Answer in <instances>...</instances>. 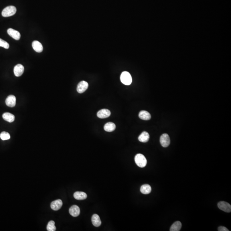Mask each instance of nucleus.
I'll return each instance as SVG.
<instances>
[{"mask_svg":"<svg viewBox=\"0 0 231 231\" xmlns=\"http://www.w3.org/2000/svg\"><path fill=\"white\" fill-rule=\"evenodd\" d=\"M135 160L137 165L140 167H144L147 165V159L143 154H137L135 157Z\"/></svg>","mask_w":231,"mask_h":231,"instance_id":"nucleus-1","label":"nucleus"},{"mask_svg":"<svg viewBox=\"0 0 231 231\" xmlns=\"http://www.w3.org/2000/svg\"><path fill=\"white\" fill-rule=\"evenodd\" d=\"M16 12V8L15 7L13 6H8L3 10L2 15L4 17H9L15 14Z\"/></svg>","mask_w":231,"mask_h":231,"instance_id":"nucleus-2","label":"nucleus"},{"mask_svg":"<svg viewBox=\"0 0 231 231\" xmlns=\"http://www.w3.org/2000/svg\"><path fill=\"white\" fill-rule=\"evenodd\" d=\"M121 82L124 84L129 85L132 83V78L130 74L127 72H124L120 76Z\"/></svg>","mask_w":231,"mask_h":231,"instance_id":"nucleus-3","label":"nucleus"},{"mask_svg":"<svg viewBox=\"0 0 231 231\" xmlns=\"http://www.w3.org/2000/svg\"><path fill=\"white\" fill-rule=\"evenodd\" d=\"M160 143L163 147H167L170 143V138L168 134H163L160 137Z\"/></svg>","mask_w":231,"mask_h":231,"instance_id":"nucleus-4","label":"nucleus"},{"mask_svg":"<svg viewBox=\"0 0 231 231\" xmlns=\"http://www.w3.org/2000/svg\"><path fill=\"white\" fill-rule=\"evenodd\" d=\"M218 207L220 210L226 212L230 213L231 211V206L228 202H220L218 204Z\"/></svg>","mask_w":231,"mask_h":231,"instance_id":"nucleus-5","label":"nucleus"},{"mask_svg":"<svg viewBox=\"0 0 231 231\" xmlns=\"http://www.w3.org/2000/svg\"><path fill=\"white\" fill-rule=\"evenodd\" d=\"M88 86H89V85H88V83L86 81H84V80L80 81L77 86V91L79 93H83L87 90Z\"/></svg>","mask_w":231,"mask_h":231,"instance_id":"nucleus-6","label":"nucleus"},{"mask_svg":"<svg viewBox=\"0 0 231 231\" xmlns=\"http://www.w3.org/2000/svg\"><path fill=\"white\" fill-rule=\"evenodd\" d=\"M5 102L8 107H14L16 104V98L13 95H9L6 98Z\"/></svg>","mask_w":231,"mask_h":231,"instance_id":"nucleus-7","label":"nucleus"},{"mask_svg":"<svg viewBox=\"0 0 231 231\" xmlns=\"http://www.w3.org/2000/svg\"><path fill=\"white\" fill-rule=\"evenodd\" d=\"M110 110L107 109H103L98 112L97 116L100 119L107 118L110 115Z\"/></svg>","mask_w":231,"mask_h":231,"instance_id":"nucleus-8","label":"nucleus"},{"mask_svg":"<svg viewBox=\"0 0 231 231\" xmlns=\"http://www.w3.org/2000/svg\"><path fill=\"white\" fill-rule=\"evenodd\" d=\"M7 33L13 38L18 40L21 37V34L19 31L12 28H9L7 30Z\"/></svg>","mask_w":231,"mask_h":231,"instance_id":"nucleus-9","label":"nucleus"},{"mask_svg":"<svg viewBox=\"0 0 231 231\" xmlns=\"http://www.w3.org/2000/svg\"><path fill=\"white\" fill-rule=\"evenodd\" d=\"M24 67L20 64H17L14 68V73L15 76L19 77L24 73Z\"/></svg>","mask_w":231,"mask_h":231,"instance_id":"nucleus-10","label":"nucleus"},{"mask_svg":"<svg viewBox=\"0 0 231 231\" xmlns=\"http://www.w3.org/2000/svg\"><path fill=\"white\" fill-rule=\"evenodd\" d=\"M63 206V202L61 200H58L52 202L51 203V207L54 211L59 210Z\"/></svg>","mask_w":231,"mask_h":231,"instance_id":"nucleus-11","label":"nucleus"},{"mask_svg":"<svg viewBox=\"0 0 231 231\" xmlns=\"http://www.w3.org/2000/svg\"><path fill=\"white\" fill-rule=\"evenodd\" d=\"M70 214L74 217H78L80 214L79 207L76 205H74L71 207L69 210Z\"/></svg>","mask_w":231,"mask_h":231,"instance_id":"nucleus-12","label":"nucleus"},{"mask_svg":"<svg viewBox=\"0 0 231 231\" xmlns=\"http://www.w3.org/2000/svg\"><path fill=\"white\" fill-rule=\"evenodd\" d=\"M32 47L34 51L37 52H42L43 51V46L41 43L38 41H34L32 42Z\"/></svg>","mask_w":231,"mask_h":231,"instance_id":"nucleus-13","label":"nucleus"},{"mask_svg":"<svg viewBox=\"0 0 231 231\" xmlns=\"http://www.w3.org/2000/svg\"><path fill=\"white\" fill-rule=\"evenodd\" d=\"M91 220L92 224L96 227H98L102 224L100 217L97 214H94L92 215Z\"/></svg>","mask_w":231,"mask_h":231,"instance_id":"nucleus-14","label":"nucleus"},{"mask_svg":"<svg viewBox=\"0 0 231 231\" xmlns=\"http://www.w3.org/2000/svg\"><path fill=\"white\" fill-rule=\"evenodd\" d=\"M149 139V135L148 132L143 131L138 137V140L141 142L147 143Z\"/></svg>","mask_w":231,"mask_h":231,"instance_id":"nucleus-15","label":"nucleus"},{"mask_svg":"<svg viewBox=\"0 0 231 231\" xmlns=\"http://www.w3.org/2000/svg\"><path fill=\"white\" fill-rule=\"evenodd\" d=\"M2 117L4 120L9 123H12V122H14L15 119V117L14 115L10 113H8V112L4 113L3 114Z\"/></svg>","mask_w":231,"mask_h":231,"instance_id":"nucleus-16","label":"nucleus"},{"mask_svg":"<svg viewBox=\"0 0 231 231\" xmlns=\"http://www.w3.org/2000/svg\"><path fill=\"white\" fill-rule=\"evenodd\" d=\"M139 117L141 119L144 120H149L151 119L150 114L148 111L142 110L139 113Z\"/></svg>","mask_w":231,"mask_h":231,"instance_id":"nucleus-17","label":"nucleus"},{"mask_svg":"<svg viewBox=\"0 0 231 231\" xmlns=\"http://www.w3.org/2000/svg\"><path fill=\"white\" fill-rule=\"evenodd\" d=\"M116 125L112 122H109L104 125V130L107 132H112L116 129Z\"/></svg>","mask_w":231,"mask_h":231,"instance_id":"nucleus-18","label":"nucleus"},{"mask_svg":"<svg viewBox=\"0 0 231 231\" xmlns=\"http://www.w3.org/2000/svg\"><path fill=\"white\" fill-rule=\"evenodd\" d=\"M87 194L83 192L77 191L74 193V197L76 200H84L87 198Z\"/></svg>","mask_w":231,"mask_h":231,"instance_id":"nucleus-19","label":"nucleus"},{"mask_svg":"<svg viewBox=\"0 0 231 231\" xmlns=\"http://www.w3.org/2000/svg\"><path fill=\"white\" fill-rule=\"evenodd\" d=\"M140 191H141V192L144 194H148L151 193L152 188L149 185L145 184V185H143L141 187Z\"/></svg>","mask_w":231,"mask_h":231,"instance_id":"nucleus-20","label":"nucleus"},{"mask_svg":"<svg viewBox=\"0 0 231 231\" xmlns=\"http://www.w3.org/2000/svg\"><path fill=\"white\" fill-rule=\"evenodd\" d=\"M182 224L180 221H177L174 223L171 227L169 230L170 231H179L181 229Z\"/></svg>","mask_w":231,"mask_h":231,"instance_id":"nucleus-21","label":"nucleus"},{"mask_svg":"<svg viewBox=\"0 0 231 231\" xmlns=\"http://www.w3.org/2000/svg\"><path fill=\"white\" fill-rule=\"evenodd\" d=\"M47 230L48 231H56V228L55 226V223L54 221L52 220L49 222L47 226Z\"/></svg>","mask_w":231,"mask_h":231,"instance_id":"nucleus-22","label":"nucleus"},{"mask_svg":"<svg viewBox=\"0 0 231 231\" xmlns=\"http://www.w3.org/2000/svg\"><path fill=\"white\" fill-rule=\"evenodd\" d=\"M0 138L3 141L9 140L10 138V135L7 132L3 131L0 134Z\"/></svg>","mask_w":231,"mask_h":231,"instance_id":"nucleus-23","label":"nucleus"},{"mask_svg":"<svg viewBox=\"0 0 231 231\" xmlns=\"http://www.w3.org/2000/svg\"><path fill=\"white\" fill-rule=\"evenodd\" d=\"M0 47L4 48L5 49H8L9 47V45L8 42L2 39H0Z\"/></svg>","mask_w":231,"mask_h":231,"instance_id":"nucleus-24","label":"nucleus"},{"mask_svg":"<svg viewBox=\"0 0 231 231\" xmlns=\"http://www.w3.org/2000/svg\"><path fill=\"white\" fill-rule=\"evenodd\" d=\"M218 230L219 231H229V230L224 226H220L218 228Z\"/></svg>","mask_w":231,"mask_h":231,"instance_id":"nucleus-25","label":"nucleus"}]
</instances>
